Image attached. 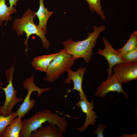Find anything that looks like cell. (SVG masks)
<instances>
[{"instance_id": "1", "label": "cell", "mask_w": 137, "mask_h": 137, "mask_svg": "<svg viewBox=\"0 0 137 137\" xmlns=\"http://www.w3.org/2000/svg\"><path fill=\"white\" fill-rule=\"evenodd\" d=\"M92 32H88V37L84 40L74 41L70 39L63 42L65 51L72 55L75 60L82 58L87 63L91 60L93 49L99 35L105 30L106 26L102 25L98 27L94 26Z\"/></svg>"}, {"instance_id": "2", "label": "cell", "mask_w": 137, "mask_h": 137, "mask_svg": "<svg viewBox=\"0 0 137 137\" xmlns=\"http://www.w3.org/2000/svg\"><path fill=\"white\" fill-rule=\"evenodd\" d=\"M46 122L55 124L63 136L67 126V120L57 114L52 113L51 110L45 109L38 111L28 119H23L24 128L21 131L19 137H30L33 131L42 126V124Z\"/></svg>"}, {"instance_id": "3", "label": "cell", "mask_w": 137, "mask_h": 137, "mask_svg": "<svg viewBox=\"0 0 137 137\" xmlns=\"http://www.w3.org/2000/svg\"><path fill=\"white\" fill-rule=\"evenodd\" d=\"M36 15L35 12L28 8L22 16L20 18H16L14 21L12 28L17 32L18 36L23 35L25 33L26 39L24 42L26 48L25 52L27 53L28 50V41L29 37L31 35H35L41 39L43 46L47 49L50 45L49 42L46 38L43 32L33 22Z\"/></svg>"}, {"instance_id": "4", "label": "cell", "mask_w": 137, "mask_h": 137, "mask_svg": "<svg viewBox=\"0 0 137 137\" xmlns=\"http://www.w3.org/2000/svg\"><path fill=\"white\" fill-rule=\"evenodd\" d=\"M75 60L64 49L61 50L49 65L43 80L53 82L66 71L71 69Z\"/></svg>"}, {"instance_id": "5", "label": "cell", "mask_w": 137, "mask_h": 137, "mask_svg": "<svg viewBox=\"0 0 137 137\" xmlns=\"http://www.w3.org/2000/svg\"><path fill=\"white\" fill-rule=\"evenodd\" d=\"M14 72V66L13 65L11 68L7 71L6 73L7 81L8 83L5 88L0 87V89H2L5 92V99L4 104L0 106V112L2 115L4 116H7L12 112L13 107L17 103L22 101L23 99L16 96L17 92L13 88L12 80Z\"/></svg>"}, {"instance_id": "6", "label": "cell", "mask_w": 137, "mask_h": 137, "mask_svg": "<svg viewBox=\"0 0 137 137\" xmlns=\"http://www.w3.org/2000/svg\"><path fill=\"white\" fill-rule=\"evenodd\" d=\"M34 73L31 76L25 80L23 85L24 88L27 90V93L24 101L20 105V107L15 112L17 116L22 118L25 114L33 108L36 103L35 99H30V96L34 91L38 92L37 96L40 97L44 92L48 91L50 89L48 88L43 89L37 87L34 82Z\"/></svg>"}, {"instance_id": "7", "label": "cell", "mask_w": 137, "mask_h": 137, "mask_svg": "<svg viewBox=\"0 0 137 137\" xmlns=\"http://www.w3.org/2000/svg\"><path fill=\"white\" fill-rule=\"evenodd\" d=\"M103 40L105 45L103 49H99L97 54L104 57L109 63V67L107 70L108 76L113 74L112 69L113 67L117 64L127 62L116 50L113 47L108 40L105 37H103Z\"/></svg>"}, {"instance_id": "8", "label": "cell", "mask_w": 137, "mask_h": 137, "mask_svg": "<svg viewBox=\"0 0 137 137\" xmlns=\"http://www.w3.org/2000/svg\"><path fill=\"white\" fill-rule=\"evenodd\" d=\"M113 70L114 74L121 84L137 79V62L119 63L113 67Z\"/></svg>"}, {"instance_id": "9", "label": "cell", "mask_w": 137, "mask_h": 137, "mask_svg": "<svg viewBox=\"0 0 137 137\" xmlns=\"http://www.w3.org/2000/svg\"><path fill=\"white\" fill-rule=\"evenodd\" d=\"M111 92L122 93L125 98H128V93L123 90L122 84L114 74L108 76L106 80L101 82L97 89L95 95L99 98H103L107 94Z\"/></svg>"}, {"instance_id": "10", "label": "cell", "mask_w": 137, "mask_h": 137, "mask_svg": "<svg viewBox=\"0 0 137 137\" xmlns=\"http://www.w3.org/2000/svg\"><path fill=\"white\" fill-rule=\"evenodd\" d=\"M76 105L86 115L85 121L83 125L80 127L75 128L79 132H81L85 131L89 125L93 126L95 124L97 116L93 110L94 108L93 101L89 102L87 99H80L77 103Z\"/></svg>"}, {"instance_id": "11", "label": "cell", "mask_w": 137, "mask_h": 137, "mask_svg": "<svg viewBox=\"0 0 137 137\" xmlns=\"http://www.w3.org/2000/svg\"><path fill=\"white\" fill-rule=\"evenodd\" d=\"M86 70L85 67H80L76 71H73L71 69L66 72L67 73L68 77L64 81L63 83L70 84L72 80L74 83V88L70 92L73 90H76L79 93L80 99H87L84 94L82 88V82L84 74Z\"/></svg>"}, {"instance_id": "12", "label": "cell", "mask_w": 137, "mask_h": 137, "mask_svg": "<svg viewBox=\"0 0 137 137\" xmlns=\"http://www.w3.org/2000/svg\"><path fill=\"white\" fill-rule=\"evenodd\" d=\"M49 125L42 126L33 131L30 137H62L59 129L54 124L48 123Z\"/></svg>"}, {"instance_id": "13", "label": "cell", "mask_w": 137, "mask_h": 137, "mask_svg": "<svg viewBox=\"0 0 137 137\" xmlns=\"http://www.w3.org/2000/svg\"><path fill=\"white\" fill-rule=\"evenodd\" d=\"M39 20L37 26L45 35L46 33V25L50 17L53 14V11H49L44 7L43 0H39V6L38 10L35 12Z\"/></svg>"}, {"instance_id": "14", "label": "cell", "mask_w": 137, "mask_h": 137, "mask_svg": "<svg viewBox=\"0 0 137 137\" xmlns=\"http://www.w3.org/2000/svg\"><path fill=\"white\" fill-rule=\"evenodd\" d=\"M24 124L21 118H14L10 124L5 128L4 132L0 137H18L24 128Z\"/></svg>"}, {"instance_id": "15", "label": "cell", "mask_w": 137, "mask_h": 137, "mask_svg": "<svg viewBox=\"0 0 137 137\" xmlns=\"http://www.w3.org/2000/svg\"><path fill=\"white\" fill-rule=\"evenodd\" d=\"M58 53L36 57L33 59L31 64L36 70L46 72L50 64Z\"/></svg>"}, {"instance_id": "16", "label": "cell", "mask_w": 137, "mask_h": 137, "mask_svg": "<svg viewBox=\"0 0 137 137\" xmlns=\"http://www.w3.org/2000/svg\"><path fill=\"white\" fill-rule=\"evenodd\" d=\"M16 12L15 8L7 6L5 0H0V26H2L3 21H7L12 19L11 15Z\"/></svg>"}, {"instance_id": "17", "label": "cell", "mask_w": 137, "mask_h": 137, "mask_svg": "<svg viewBox=\"0 0 137 137\" xmlns=\"http://www.w3.org/2000/svg\"><path fill=\"white\" fill-rule=\"evenodd\" d=\"M137 47V31H135L130 36L129 39L123 47L117 50L122 56Z\"/></svg>"}, {"instance_id": "18", "label": "cell", "mask_w": 137, "mask_h": 137, "mask_svg": "<svg viewBox=\"0 0 137 137\" xmlns=\"http://www.w3.org/2000/svg\"><path fill=\"white\" fill-rule=\"evenodd\" d=\"M88 4V8L92 12H96L103 20L106 19L101 4V0H85Z\"/></svg>"}, {"instance_id": "19", "label": "cell", "mask_w": 137, "mask_h": 137, "mask_svg": "<svg viewBox=\"0 0 137 137\" xmlns=\"http://www.w3.org/2000/svg\"><path fill=\"white\" fill-rule=\"evenodd\" d=\"M16 116L15 112H12L7 116L2 115L0 112V136L4 132L6 127L10 124Z\"/></svg>"}, {"instance_id": "20", "label": "cell", "mask_w": 137, "mask_h": 137, "mask_svg": "<svg viewBox=\"0 0 137 137\" xmlns=\"http://www.w3.org/2000/svg\"><path fill=\"white\" fill-rule=\"evenodd\" d=\"M123 59L126 62L131 63L137 62V47L122 56Z\"/></svg>"}, {"instance_id": "21", "label": "cell", "mask_w": 137, "mask_h": 137, "mask_svg": "<svg viewBox=\"0 0 137 137\" xmlns=\"http://www.w3.org/2000/svg\"><path fill=\"white\" fill-rule=\"evenodd\" d=\"M106 126L102 124H100L98 126L97 128L93 132V133L96 134L97 135V137H104L103 134V131L106 128Z\"/></svg>"}, {"instance_id": "22", "label": "cell", "mask_w": 137, "mask_h": 137, "mask_svg": "<svg viewBox=\"0 0 137 137\" xmlns=\"http://www.w3.org/2000/svg\"><path fill=\"white\" fill-rule=\"evenodd\" d=\"M10 7L11 8L13 7V6L15 7L16 6L17 2L20 0H9Z\"/></svg>"}, {"instance_id": "23", "label": "cell", "mask_w": 137, "mask_h": 137, "mask_svg": "<svg viewBox=\"0 0 137 137\" xmlns=\"http://www.w3.org/2000/svg\"><path fill=\"white\" fill-rule=\"evenodd\" d=\"M3 84L2 83L0 82V87L2 86Z\"/></svg>"}, {"instance_id": "24", "label": "cell", "mask_w": 137, "mask_h": 137, "mask_svg": "<svg viewBox=\"0 0 137 137\" xmlns=\"http://www.w3.org/2000/svg\"></svg>"}]
</instances>
